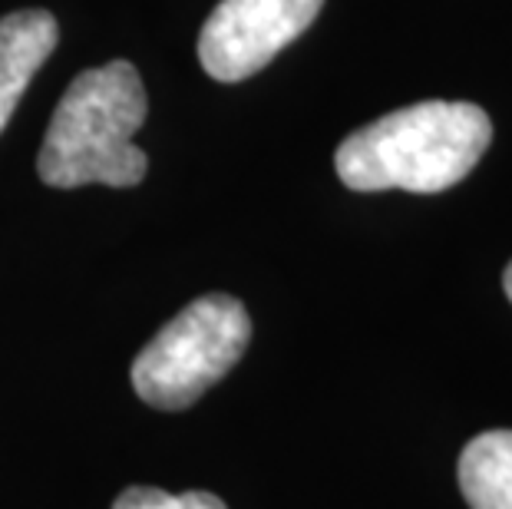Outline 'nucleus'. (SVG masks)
Instances as JSON below:
<instances>
[{
    "instance_id": "1",
    "label": "nucleus",
    "mask_w": 512,
    "mask_h": 509,
    "mask_svg": "<svg viewBox=\"0 0 512 509\" xmlns=\"http://www.w3.org/2000/svg\"><path fill=\"white\" fill-rule=\"evenodd\" d=\"M493 143V123L476 103L427 100L380 116L337 146L334 169L354 192L453 189Z\"/></svg>"
},
{
    "instance_id": "2",
    "label": "nucleus",
    "mask_w": 512,
    "mask_h": 509,
    "mask_svg": "<svg viewBox=\"0 0 512 509\" xmlns=\"http://www.w3.org/2000/svg\"><path fill=\"white\" fill-rule=\"evenodd\" d=\"M146 113V86L133 63L113 60L83 70L67 86L43 136L40 179L53 189H80L90 182L113 189L139 186L149 159L133 139Z\"/></svg>"
},
{
    "instance_id": "3",
    "label": "nucleus",
    "mask_w": 512,
    "mask_h": 509,
    "mask_svg": "<svg viewBox=\"0 0 512 509\" xmlns=\"http://www.w3.org/2000/svg\"><path fill=\"white\" fill-rule=\"evenodd\" d=\"M252 341V318L232 295H202L185 305L133 361L136 394L156 410L192 407L215 387Z\"/></svg>"
},
{
    "instance_id": "4",
    "label": "nucleus",
    "mask_w": 512,
    "mask_h": 509,
    "mask_svg": "<svg viewBox=\"0 0 512 509\" xmlns=\"http://www.w3.org/2000/svg\"><path fill=\"white\" fill-rule=\"evenodd\" d=\"M324 0H222L199 34V63L212 80L242 83L265 70L321 14Z\"/></svg>"
},
{
    "instance_id": "5",
    "label": "nucleus",
    "mask_w": 512,
    "mask_h": 509,
    "mask_svg": "<svg viewBox=\"0 0 512 509\" xmlns=\"http://www.w3.org/2000/svg\"><path fill=\"white\" fill-rule=\"evenodd\" d=\"M57 47V20L47 10H17L0 17V133L7 129L34 73Z\"/></svg>"
},
{
    "instance_id": "6",
    "label": "nucleus",
    "mask_w": 512,
    "mask_h": 509,
    "mask_svg": "<svg viewBox=\"0 0 512 509\" xmlns=\"http://www.w3.org/2000/svg\"><path fill=\"white\" fill-rule=\"evenodd\" d=\"M460 490L470 509H512V430H489L466 443Z\"/></svg>"
},
{
    "instance_id": "7",
    "label": "nucleus",
    "mask_w": 512,
    "mask_h": 509,
    "mask_svg": "<svg viewBox=\"0 0 512 509\" xmlns=\"http://www.w3.org/2000/svg\"><path fill=\"white\" fill-rule=\"evenodd\" d=\"M113 509H228L219 496L209 490L166 493L156 486H129L116 496Z\"/></svg>"
},
{
    "instance_id": "8",
    "label": "nucleus",
    "mask_w": 512,
    "mask_h": 509,
    "mask_svg": "<svg viewBox=\"0 0 512 509\" xmlns=\"http://www.w3.org/2000/svg\"><path fill=\"white\" fill-rule=\"evenodd\" d=\"M503 288H506V295H509V301H512V262L506 265V275H503Z\"/></svg>"
}]
</instances>
